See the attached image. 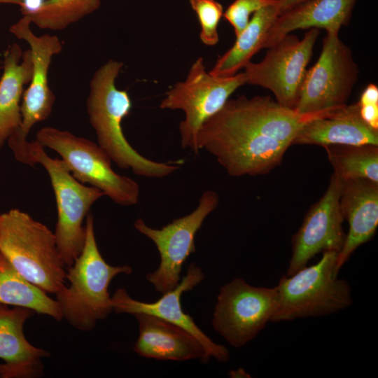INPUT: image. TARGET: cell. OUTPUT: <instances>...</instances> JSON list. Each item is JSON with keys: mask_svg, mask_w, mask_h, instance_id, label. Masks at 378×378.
Returning <instances> with one entry per match:
<instances>
[{"mask_svg": "<svg viewBox=\"0 0 378 378\" xmlns=\"http://www.w3.org/2000/svg\"><path fill=\"white\" fill-rule=\"evenodd\" d=\"M122 63L112 59L102 65L90 81L87 112L98 145L120 168L148 178H163L178 169L176 164L154 161L139 153L124 135L122 122L132 109L126 90L115 86Z\"/></svg>", "mask_w": 378, "mask_h": 378, "instance_id": "6da1fadb", "label": "cell"}, {"mask_svg": "<svg viewBox=\"0 0 378 378\" xmlns=\"http://www.w3.org/2000/svg\"><path fill=\"white\" fill-rule=\"evenodd\" d=\"M85 227L83 250L66 274L69 285L55 293V300L62 318L79 330L90 331L113 311L108 290L112 279L120 274H131L132 269L110 265L103 258L96 242L92 213L86 216Z\"/></svg>", "mask_w": 378, "mask_h": 378, "instance_id": "7a4b0ae2", "label": "cell"}, {"mask_svg": "<svg viewBox=\"0 0 378 378\" xmlns=\"http://www.w3.org/2000/svg\"><path fill=\"white\" fill-rule=\"evenodd\" d=\"M0 253L26 280L55 294L66 282V266L55 234L18 209L0 214Z\"/></svg>", "mask_w": 378, "mask_h": 378, "instance_id": "3957f363", "label": "cell"}, {"mask_svg": "<svg viewBox=\"0 0 378 378\" xmlns=\"http://www.w3.org/2000/svg\"><path fill=\"white\" fill-rule=\"evenodd\" d=\"M197 146L213 155L230 176L239 177L267 174L281 164L290 146L218 111L200 127Z\"/></svg>", "mask_w": 378, "mask_h": 378, "instance_id": "277c9868", "label": "cell"}, {"mask_svg": "<svg viewBox=\"0 0 378 378\" xmlns=\"http://www.w3.org/2000/svg\"><path fill=\"white\" fill-rule=\"evenodd\" d=\"M337 255L324 251L316 264L282 276L275 286L278 303L272 322L326 316L352 304L349 284L334 273Z\"/></svg>", "mask_w": 378, "mask_h": 378, "instance_id": "5b68a950", "label": "cell"}, {"mask_svg": "<svg viewBox=\"0 0 378 378\" xmlns=\"http://www.w3.org/2000/svg\"><path fill=\"white\" fill-rule=\"evenodd\" d=\"M41 164L50 177L57 210L54 232L57 246L65 265L70 267L85 244L83 220L92 204L104 194L76 180L62 160L50 157L35 140L28 141L25 164Z\"/></svg>", "mask_w": 378, "mask_h": 378, "instance_id": "8992f818", "label": "cell"}, {"mask_svg": "<svg viewBox=\"0 0 378 378\" xmlns=\"http://www.w3.org/2000/svg\"><path fill=\"white\" fill-rule=\"evenodd\" d=\"M36 141L43 147L56 151L80 183L100 190L119 205L132 206L138 202V183L113 171L111 158L98 144L52 127L40 129Z\"/></svg>", "mask_w": 378, "mask_h": 378, "instance_id": "52a82bcc", "label": "cell"}, {"mask_svg": "<svg viewBox=\"0 0 378 378\" xmlns=\"http://www.w3.org/2000/svg\"><path fill=\"white\" fill-rule=\"evenodd\" d=\"M246 83L244 72L227 77L214 76L206 71L202 57L193 63L186 80L167 91L160 104L161 108L179 109L185 113V119L179 125L182 148L199 152L197 137L203 123L217 113L230 95Z\"/></svg>", "mask_w": 378, "mask_h": 378, "instance_id": "ba28073f", "label": "cell"}, {"mask_svg": "<svg viewBox=\"0 0 378 378\" xmlns=\"http://www.w3.org/2000/svg\"><path fill=\"white\" fill-rule=\"evenodd\" d=\"M336 31L327 32L321 55L306 71L295 111L313 113L346 105L358 78L351 49Z\"/></svg>", "mask_w": 378, "mask_h": 378, "instance_id": "9c48e42d", "label": "cell"}, {"mask_svg": "<svg viewBox=\"0 0 378 378\" xmlns=\"http://www.w3.org/2000/svg\"><path fill=\"white\" fill-rule=\"evenodd\" d=\"M277 303L275 286H254L235 278L220 287L211 323L229 344L240 348L272 321Z\"/></svg>", "mask_w": 378, "mask_h": 378, "instance_id": "30bf717a", "label": "cell"}, {"mask_svg": "<svg viewBox=\"0 0 378 378\" xmlns=\"http://www.w3.org/2000/svg\"><path fill=\"white\" fill-rule=\"evenodd\" d=\"M218 203V194L209 190L202 193L194 211L174 220L161 229L148 226L141 218L134 221L135 229L154 242L160 254L158 269L146 276V279L156 291L162 294L179 284L183 263L196 251L195 235Z\"/></svg>", "mask_w": 378, "mask_h": 378, "instance_id": "8fae6325", "label": "cell"}, {"mask_svg": "<svg viewBox=\"0 0 378 378\" xmlns=\"http://www.w3.org/2000/svg\"><path fill=\"white\" fill-rule=\"evenodd\" d=\"M319 34V29L311 28L302 40L290 34L284 36L268 48L261 62L244 66L246 83L270 90L279 104L295 110Z\"/></svg>", "mask_w": 378, "mask_h": 378, "instance_id": "7c38bea8", "label": "cell"}, {"mask_svg": "<svg viewBox=\"0 0 378 378\" xmlns=\"http://www.w3.org/2000/svg\"><path fill=\"white\" fill-rule=\"evenodd\" d=\"M31 23L29 18L23 15L10 28L17 38L29 44L32 62L29 85L24 91L21 102V125L7 141L15 157L24 152L30 130L36 123L47 119L52 112L55 97L49 86L48 71L52 57L62 48L57 36L35 35L30 29Z\"/></svg>", "mask_w": 378, "mask_h": 378, "instance_id": "4fadbf2b", "label": "cell"}, {"mask_svg": "<svg viewBox=\"0 0 378 378\" xmlns=\"http://www.w3.org/2000/svg\"><path fill=\"white\" fill-rule=\"evenodd\" d=\"M342 186V181L332 174L326 192L309 209L292 238V254L286 275L305 267L319 253L340 251L346 237L340 207Z\"/></svg>", "mask_w": 378, "mask_h": 378, "instance_id": "5bb4252c", "label": "cell"}, {"mask_svg": "<svg viewBox=\"0 0 378 378\" xmlns=\"http://www.w3.org/2000/svg\"><path fill=\"white\" fill-rule=\"evenodd\" d=\"M205 275L202 269L192 262L179 284L164 293L155 302H144L132 298L124 288H118L111 297L113 311L117 314H148L174 323L191 333L204 347L209 358L220 362L230 358L228 349L216 344L196 325L192 318L181 307V298L183 293L192 290L202 281Z\"/></svg>", "mask_w": 378, "mask_h": 378, "instance_id": "9a60e30c", "label": "cell"}, {"mask_svg": "<svg viewBox=\"0 0 378 378\" xmlns=\"http://www.w3.org/2000/svg\"><path fill=\"white\" fill-rule=\"evenodd\" d=\"M340 207L349 230L338 253L334 273L340 269L360 245L370 241L378 226V183L368 179L342 181Z\"/></svg>", "mask_w": 378, "mask_h": 378, "instance_id": "2e32d148", "label": "cell"}, {"mask_svg": "<svg viewBox=\"0 0 378 378\" xmlns=\"http://www.w3.org/2000/svg\"><path fill=\"white\" fill-rule=\"evenodd\" d=\"M35 312L28 308L0 304V364L1 378H33L43 374L42 359L49 353L32 345L23 328Z\"/></svg>", "mask_w": 378, "mask_h": 378, "instance_id": "e0dca14e", "label": "cell"}, {"mask_svg": "<svg viewBox=\"0 0 378 378\" xmlns=\"http://www.w3.org/2000/svg\"><path fill=\"white\" fill-rule=\"evenodd\" d=\"M139 325V337L134 351L145 358L188 360L210 358L204 347L191 333L162 318L148 314L134 315Z\"/></svg>", "mask_w": 378, "mask_h": 378, "instance_id": "ac0fdd59", "label": "cell"}, {"mask_svg": "<svg viewBox=\"0 0 378 378\" xmlns=\"http://www.w3.org/2000/svg\"><path fill=\"white\" fill-rule=\"evenodd\" d=\"M293 144L377 145L378 130L368 126L360 118L357 103L344 105L330 115L306 123L295 138Z\"/></svg>", "mask_w": 378, "mask_h": 378, "instance_id": "d6986e66", "label": "cell"}, {"mask_svg": "<svg viewBox=\"0 0 378 378\" xmlns=\"http://www.w3.org/2000/svg\"><path fill=\"white\" fill-rule=\"evenodd\" d=\"M357 0H307L280 14L270 28L263 48H269L291 31L324 29L336 31L348 24Z\"/></svg>", "mask_w": 378, "mask_h": 378, "instance_id": "ffe728a7", "label": "cell"}, {"mask_svg": "<svg viewBox=\"0 0 378 378\" xmlns=\"http://www.w3.org/2000/svg\"><path fill=\"white\" fill-rule=\"evenodd\" d=\"M31 72L29 50L23 52L18 44H12L5 52L0 79V150L21 125L23 88Z\"/></svg>", "mask_w": 378, "mask_h": 378, "instance_id": "44dd1931", "label": "cell"}, {"mask_svg": "<svg viewBox=\"0 0 378 378\" xmlns=\"http://www.w3.org/2000/svg\"><path fill=\"white\" fill-rule=\"evenodd\" d=\"M280 14L279 0L256 11L237 36L234 45L217 59L209 73L214 76L227 77L244 68L252 57L263 48L268 31Z\"/></svg>", "mask_w": 378, "mask_h": 378, "instance_id": "7402d4cb", "label": "cell"}, {"mask_svg": "<svg viewBox=\"0 0 378 378\" xmlns=\"http://www.w3.org/2000/svg\"><path fill=\"white\" fill-rule=\"evenodd\" d=\"M0 304L28 308L57 321L62 319L56 300L22 277L1 253Z\"/></svg>", "mask_w": 378, "mask_h": 378, "instance_id": "603a6c76", "label": "cell"}, {"mask_svg": "<svg viewBox=\"0 0 378 378\" xmlns=\"http://www.w3.org/2000/svg\"><path fill=\"white\" fill-rule=\"evenodd\" d=\"M334 174L342 181L364 178L378 183V146L328 145Z\"/></svg>", "mask_w": 378, "mask_h": 378, "instance_id": "cb8c5ba5", "label": "cell"}, {"mask_svg": "<svg viewBox=\"0 0 378 378\" xmlns=\"http://www.w3.org/2000/svg\"><path fill=\"white\" fill-rule=\"evenodd\" d=\"M101 0H45L26 15L41 29L62 30L99 8Z\"/></svg>", "mask_w": 378, "mask_h": 378, "instance_id": "d4e9b609", "label": "cell"}, {"mask_svg": "<svg viewBox=\"0 0 378 378\" xmlns=\"http://www.w3.org/2000/svg\"><path fill=\"white\" fill-rule=\"evenodd\" d=\"M200 27V38L203 43L214 46L219 41L218 26L223 15L222 5L216 0H189Z\"/></svg>", "mask_w": 378, "mask_h": 378, "instance_id": "484cf974", "label": "cell"}, {"mask_svg": "<svg viewBox=\"0 0 378 378\" xmlns=\"http://www.w3.org/2000/svg\"><path fill=\"white\" fill-rule=\"evenodd\" d=\"M277 0H234L223 13L225 19L233 27L236 37L245 29L250 17L260 8L274 4Z\"/></svg>", "mask_w": 378, "mask_h": 378, "instance_id": "4316f807", "label": "cell"}, {"mask_svg": "<svg viewBox=\"0 0 378 378\" xmlns=\"http://www.w3.org/2000/svg\"><path fill=\"white\" fill-rule=\"evenodd\" d=\"M359 113L368 126L378 130V104L359 105Z\"/></svg>", "mask_w": 378, "mask_h": 378, "instance_id": "83f0119b", "label": "cell"}, {"mask_svg": "<svg viewBox=\"0 0 378 378\" xmlns=\"http://www.w3.org/2000/svg\"><path fill=\"white\" fill-rule=\"evenodd\" d=\"M358 104L359 105L378 104L377 86L372 83L369 84L363 91Z\"/></svg>", "mask_w": 378, "mask_h": 378, "instance_id": "f1b7e54d", "label": "cell"}, {"mask_svg": "<svg viewBox=\"0 0 378 378\" xmlns=\"http://www.w3.org/2000/svg\"><path fill=\"white\" fill-rule=\"evenodd\" d=\"M307 0H279L281 14Z\"/></svg>", "mask_w": 378, "mask_h": 378, "instance_id": "f546056e", "label": "cell"}, {"mask_svg": "<svg viewBox=\"0 0 378 378\" xmlns=\"http://www.w3.org/2000/svg\"><path fill=\"white\" fill-rule=\"evenodd\" d=\"M230 375L232 377H245L246 375H249L243 369H238L234 371H231Z\"/></svg>", "mask_w": 378, "mask_h": 378, "instance_id": "4dcf8cb0", "label": "cell"}, {"mask_svg": "<svg viewBox=\"0 0 378 378\" xmlns=\"http://www.w3.org/2000/svg\"><path fill=\"white\" fill-rule=\"evenodd\" d=\"M22 0H0V3H11L20 5Z\"/></svg>", "mask_w": 378, "mask_h": 378, "instance_id": "1f68e13d", "label": "cell"}]
</instances>
